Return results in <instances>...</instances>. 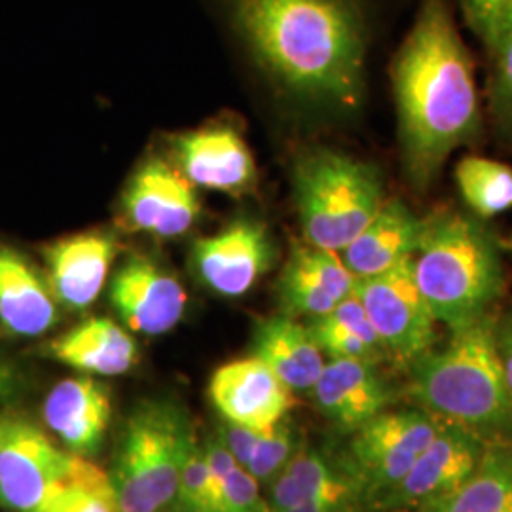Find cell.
Instances as JSON below:
<instances>
[{"label":"cell","instance_id":"cell-1","mask_svg":"<svg viewBox=\"0 0 512 512\" xmlns=\"http://www.w3.org/2000/svg\"><path fill=\"white\" fill-rule=\"evenodd\" d=\"M234 31L287 92L357 109L372 40L366 0H228Z\"/></svg>","mask_w":512,"mask_h":512},{"label":"cell","instance_id":"cell-2","mask_svg":"<svg viewBox=\"0 0 512 512\" xmlns=\"http://www.w3.org/2000/svg\"><path fill=\"white\" fill-rule=\"evenodd\" d=\"M406 179L427 190L478 129L475 67L450 0H421L393 67Z\"/></svg>","mask_w":512,"mask_h":512},{"label":"cell","instance_id":"cell-3","mask_svg":"<svg viewBox=\"0 0 512 512\" xmlns=\"http://www.w3.org/2000/svg\"><path fill=\"white\" fill-rule=\"evenodd\" d=\"M410 370V395L435 418L461 425L478 437L511 427V397L492 317L484 315L454 330L446 348L431 349Z\"/></svg>","mask_w":512,"mask_h":512},{"label":"cell","instance_id":"cell-4","mask_svg":"<svg viewBox=\"0 0 512 512\" xmlns=\"http://www.w3.org/2000/svg\"><path fill=\"white\" fill-rule=\"evenodd\" d=\"M414 277L437 323L463 329L488 315L505 289V270L492 234L459 213L427 217L414 255Z\"/></svg>","mask_w":512,"mask_h":512},{"label":"cell","instance_id":"cell-5","mask_svg":"<svg viewBox=\"0 0 512 512\" xmlns=\"http://www.w3.org/2000/svg\"><path fill=\"white\" fill-rule=\"evenodd\" d=\"M196 440L179 404L145 401L124 423L110 480L120 512H160L179 488Z\"/></svg>","mask_w":512,"mask_h":512},{"label":"cell","instance_id":"cell-6","mask_svg":"<svg viewBox=\"0 0 512 512\" xmlns=\"http://www.w3.org/2000/svg\"><path fill=\"white\" fill-rule=\"evenodd\" d=\"M294 194L306 243L344 251L384 205L378 167L334 150H313L294 169Z\"/></svg>","mask_w":512,"mask_h":512},{"label":"cell","instance_id":"cell-7","mask_svg":"<svg viewBox=\"0 0 512 512\" xmlns=\"http://www.w3.org/2000/svg\"><path fill=\"white\" fill-rule=\"evenodd\" d=\"M355 296L376 330L385 357L412 366L437 342V319L414 277V256L384 274L357 279Z\"/></svg>","mask_w":512,"mask_h":512},{"label":"cell","instance_id":"cell-8","mask_svg":"<svg viewBox=\"0 0 512 512\" xmlns=\"http://www.w3.org/2000/svg\"><path fill=\"white\" fill-rule=\"evenodd\" d=\"M439 418L423 408L382 412L355 431L349 461L365 494L384 497L420 458L440 429Z\"/></svg>","mask_w":512,"mask_h":512},{"label":"cell","instance_id":"cell-9","mask_svg":"<svg viewBox=\"0 0 512 512\" xmlns=\"http://www.w3.org/2000/svg\"><path fill=\"white\" fill-rule=\"evenodd\" d=\"M74 454H65L35 423L0 414V505L38 512L61 488Z\"/></svg>","mask_w":512,"mask_h":512},{"label":"cell","instance_id":"cell-10","mask_svg":"<svg viewBox=\"0 0 512 512\" xmlns=\"http://www.w3.org/2000/svg\"><path fill=\"white\" fill-rule=\"evenodd\" d=\"M484 454V440L444 421L408 475L382 497L385 509H423L452 494L469 478Z\"/></svg>","mask_w":512,"mask_h":512},{"label":"cell","instance_id":"cell-11","mask_svg":"<svg viewBox=\"0 0 512 512\" xmlns=\"http://www.w3.org/2000/svg\"><path fill=\"white\" fill-rule=\"evenodd\" d=\"M274 262L266 228L255 220H239L213 238L194 245L192 264L203 283L222 296L247 293Z\"/></svg>","mask_w":512,"mask_h":512},{"label":"cell","instance_id":"cell-12","mask_svg":"<svg viewBox=\"0 0 512 512\" xmlns=\"http://www.w3.org/2000/svg\"><path fill=\"white\" fill-rule=\"evenodd\" d=\"M209 397L222 418L255 431H270L294 406L293 391L260 359L220 366L209 382Z\"/></svg>","mask_w":512,"mask_h":512},{"label":"cell","instance_id":"cell-13","mask_svg":"<svg viewBox=\"0 0 512 512\" xmlns=\"http://www.w3.org/2000/svg\"><path fill=\"white\" fill-rule=\"evenodd\" d=\"M110 302L133 332L160 336L183 319L186 293L177 277L145 256H133L114 277Z\"/></svg>","mask_w":512,"mask_h":512},{"label":"cell","instance_id":"cell-14","mask_svg":"<svg viewBox=\"0 0 512 512\" xmlns=\"http://www.w3.org/2000/svg\"><path fill=\"white\" fill-rule=\"evenodd\" d=\"M129 222L158 238H177L198 219L200 202L192 183L162 160L143 165L124 194Z\"/></svg>","mask_w":512,"mask_h":512},{"label":"cell","instance_id":"cell-15","mask_svg":"<svg viewBox=\"0 0 512 512\" xmlns=\"http://www.w3.org/2000/svg\"><path fill=\"white\" fill-rule=\"evenodd\" d=\"M355 283L357 277L338 253L294 243L277 287L283 315H325L353 294Z\"/></svg>","mask_w":512,"mask_h":512},{"label":"cell","instance_id":"cell-16","mask_svg":"<svg viewBox=\"0 0 512 512\" xmlns=\"http://www.w3.org/2000/svg\"><path fill=\"white\" fill-rule=\"evenodd\" d=\"M183 175L196 186L215 192L243 194L256 181L255 160L232 128H205L173 141Z\"/></svg>","mask_w":512,"mask_h":512},{"label":"cell","instance_id":"cell-17","mask_svg":"<svg viewBox=\"0 0 512 512\" xmlns=\"http://www.w3.org/2000/svg\"><path fill=\"white\" fill-rule=\"evenodd\" d=\"M311 393L334 425L353 433L391 403V389L376 363L359 359H330Z\"/></svg>","mask_w":512,"mask_h":512},{"label":"cell","instance_id":"cell-18","mask_svg":"<svg viewBox=\"0 0 512 512\" xmlns=\"http://www.w3.org/2000/svg\"><path fill=\"white\" fill-rule=\"evenodd\" d=\"M42 412L50 431L71 454L92 458L109 429V387L93 378L63 380L48 393Z\"/></svg>","mask_w":512,"mask_h":512},{"label":"cell","instance_id":"cell-19","mask_svg":"<svg viewBox=\"0 0 512 512\" xmlns=\"http://www.w3.org/2000/svg\"><path fill=\"white\" fill-rule=\"evenodd\" d=\"M116 243L109 234H78L46 247L48 285L55 300L71 310H86L97 300L109 275Z\"/></svg>","mask_w":512,"mask_h":512},{"label":"cell","instance_id":"cell-20","mask_svg":"<svg viewBox=\"0 0 512 512\" xmlns=\"http://www.w3.org/2000/svg\"><path fill=\"white\" fill-rule=\"evenodd\" d=\"M425 228L427 219L401 200H385L374 219L342 251V260L357 279L384 274L418 253Z\"/></svg>","mask_w":512,"mask_h":512},{"label":"cell","instance_id":"cell-21","mask_svg":"<svg viewBox=\"0 0 512 512\" xmlns=\"http://www.w3.org/2000/svg\"><path fill=\"white\" fill-rule=\"evenodd\" d=\"M59 321L55 296L37 268L8 245H0V325L14 336L37 338Z\"/></svg>","mask_w":512,"mask_h":512},{"label":"cell","instance_id":"cell-22","mask_svg":"<svg viewBox=\"0 0 512 512\" xmlns=\"http://www.w3.org/2000/svg\"><path fill=\"white\" fill-rule=\"evenodd\" d=\"M329 495L363 497L365 488L349 458L338 463L325 452L302 450L268 484V507L272 512H285L296 505Z\"/></svg>","mask_w":512,"mask_h":512},{"label":"cell","instance_id":"cell-23","mask_svg":"<svg viewBox=\"0 0 512 512\" xmlns=\"http://www.w3.org/2000/svg\"><path fill=\"white\" fill-rule=\"evenodd\" d=\"M253 357L274 370L291 391H311L325 359L308 327L294 317L277 315L258 323L253 336Z\"/></svg>","mask_w":512,"mask_h":512},{"label":"cell","instance_id":"cell-24","mask_svg":"<svg viewBox=\"0 0 512 512\" xmlns=\"http://www.w3.org/2000/svg\"><path fill=\"white\" fill-rule=\"evenodd\" d=\"M55 361L97 376H120L137 363L139 351L126 330L105 317H93L48 344Z\"/></svg>","mask_w":512,"mask_h":512},{"label":"cell","instance_id":"cell-25","mask_svg":"<svg viewBox=\"0 0 512 512\" xmlns=\"http://www.w3.org/2000/svg\"><path fill=\"white\" fill-rule=\"evenodd\" d=\"M421 512H512V448H484L475 471L452 494Z\"/></svg>","mask_w":512,"mask_h":512},{"label":"cell","instance_id":"cell-26","mask_svg":"<svg viewBox=\"0 0 512 512\" xmlns=\"http://www.w3.org/2000/svg\"><path fill=\"white\" fill-rule=\"evenodd\" d=\"M308 330L323 355L330 359L378 363L385 357L384 346L355 293L329 313L313 317Z\"/></svg>","mask_w":512,"mask_h":512},{"label":"cell","instance_id":"cell-27","mask_svg":"<svg viewBox=\"0 0 512 512\" xmlns=\"http://www.w3.org/2000/svg\"><path fill=\"white\" fill-rule=\"evenodd\" d=\"M456 183L465 203L480 219H490L512 207V169L509 165L469 156L456 167Z\"/></svg>","mask_w":512,"mask_h":512},{"label":"cell","instance_id":"cell-28","mask_svg":"<svg viewBox=\"0 0 512 512\" xmlns=\"http://www.w3.org/2000/svg\"><path fill=\"white\" fill-rule=\"evenodd\" d=\"M38 512H120L110 475L82 456H74L71 471Z\"/></svg>","mask_w":512,"mask_h":512},{"label":"cell","instance_id":"cell-29","mask_svg":"<svg viewBox=\"0 0 512 512\" xmlns=\"http://www.w3.org/2000/svg\"><path fill=\"white\" fill-rule=\"evenodd\" d=\"M484 48L492 61L490 107L495 126L512 145V8Z\"/></svg>","mask_w":512,"mask_h":512},{"label":"cell","instance_id":"cell-30","mask_svg":"<svg viewBox=\"0 0 512 512\" xmlns=\"http://www.w3.org/2000/svg\"><path fill=\"white\" fill-rule=\"evenodd\" d=\"M294 454L296 435L293 425L287 420H281L270 431L260 433L245 469L255 476L258 482L270 484Z\"/></svg>","mask_w":512,"mask_h":512},{"label":"cell","instance_id":"cell-31","mask_svg":"<svg viewBox=\"0 0 512 512\" xmlns=\"http://www.w3.org/2000/svg\"><path fill=\"white\" fill-rule=\"evenodd\" d=\"M179 512H215V494L203 448L194 444L184 461L177 488Z\"/></svg>","mask_w":512,"mask_h":512},{"label":"cell","instance_id":"cell-32","mask_svg":"<svg viewBox=\"0 0 512 512\" xmlns=\"http://www.w3.org/2000/svg\"><path fill=\"white\" fill-rule=\"evenodd\" d=\"M215 512H272L260 495V482L245 467L236 465L220 482Z\"/></svg>","mask_w":512,"mask_h":512},{"label":"cell","instance_id":"cell-33","mask_svg":"<svg viewBox=\"0 0 512 512\" xmlns=\"http://www.w3.org/2000/svg\"><path fill=\"white\" fill-rule=\"evenodd\" d=\"M465 25L484 46L512 8V0H456Z\"/></svg>","mask_w":512,"mask_h":512},{"label":"cell","instance_id":"cell-34","mask_svg":"<svg viewBox=\"0 0 512 512\" xmlns=\"http://www.w3.org/2000/svg\"><path fill=\"white\" fill-rule=\"evenodd\" d=\"M219 437L226 444V448L230 450V454L236 458L239 465L247 467L249 458L253 454L256 440L260 437V431L243 427V425L232 423V421H226L220 427Z\"/></svg>","mask_w":512,"mask_h":512},{"label":"cell","instance_id":"cell-35","mask_svg":"<svg viewBox=\"0 0 512 512\" xmlns=\"http://www.w3.org/2000/svg\"><path fill=\"white\" fill-rule=\"evenodd\" d=\"M205 461H207V469H209V476H211V484H213V494H217V488L220 482L226 478V475L239 465L236 458L230 454V450L226 448V444L222 442L219 435L213 439L207 440L205 448Z\"/></svg>","mask_w":512,"mask_h":512},{"label":"cell","instance_id":"cell-36","mask_svg":"<svg viewBox=\"0 0 512 512\" xmlns=\"http://www.w3.org/2000/svg\"><path fill=\"white\" fill-rule=\"evenodd\" d=\"M359 501L361 497H353V495L313 497L285 512H355Z\"/></svg>","mask_w":512,"mask_h":512},{"label":"cell","instance_id":"cell-37","mask_svg":"<svg viewBox=\"0 0 512 512\" xmlns=\"http://www.w3.org/2000/svg\"><path fill=\"white\" fill-rule=\"evenodd\" d=\"M497 351L505 372L512 404V319L503 325V329L497 330Z\"/></svg>","mask_w":512,"mask_h":512},{"label":"cell","instance_id":"cell-38","mask_svg":"<svg viewBox=\"0 0 512 512\" xmlns=\"http://www.w3.org/2000/svg\"><path fill=\"white\" fill-rule=\"evenodd\" d=\"M18 385V374L16 370L6 363H0V401L8 399Z\"/></svg>","mask_w":512,"mask_h":512}]
</instances>
